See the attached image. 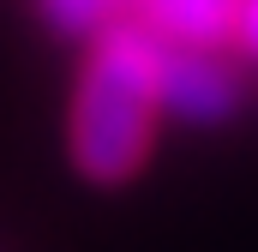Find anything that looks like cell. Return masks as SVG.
<instances>
[{
  "label": "cell",
  "mask_w": 258,
  "mask_h": 252,
  "mask_svg": "<svg viewBox=\"0 0 258 252\" xmlns=\"http://www.w3.org/2000/svg\"><path fill=\"white\" fill-rule=\"evenodd\" d=\"M132 12H138V0H42V18H48V30H60V36H102V30H114V24H126Z\"/></svg>",
  "instance_id": "4"
},
{
  "label": "cell",
  "mask_w": 258,
  "mask_h": 252,
  "mask_svg": "<svg viewBox=\"0 0 258 252\" xmlns=\"http://www.w3.org/2000/svg\"><path fill=\"white\" fill-rule=\"evenodd\" d=\"M240 0H138L132 24L162 48H216L234 36Z\"/></svg>",
  "instance_id": "3"
},
{
  "label": "cell",
  "mask_w": 258,
  "mask_h": 252,
  "mask_svg": "<svg viewBox=\"0 0 258 252\" xmlns=\"http://www.w3.org/2000/svg\"><path fill=\"white\" fill-rule=\"evenodd\" d=\"M240 108V78L216 48H162L156 42V114L186 126H216Z\"/></svg>",
  "instance_id": "2"
},
{
  "label": "cell",
  "mask_w": 258,
  "mask_h": 252,
  "mask_svg": "<svg viewBox=\"0 0 258 252\" xmlns=\"http://www.w3.org/2000/svg\"><path fill=\"white\" fill-rule=\"evenodd\" d=\"M234 42L258 60V0H240L234 6Z\"/></svg>",
  "instance_id": "5"
},
{
  "label": "cell",
  "mask_w": 258,
  "mask_h": 252,
  "mask_svg": "<svg viewBox=\"0 0 258 252\" xmlns=\"http://www.w3.org/2000/svg\"><path fill=\"white\" fill-rule=\"evenodd\" d=\"M156 132V42L138 24H114L96 36L90 66L72 102V162L90 180H126L150 156Z\"/></svg>",
  "instance_id": "1"
}]
</instances>
